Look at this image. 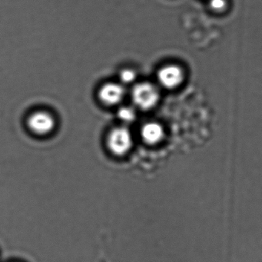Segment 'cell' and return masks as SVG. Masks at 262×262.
<instances>
[{
  "instance_id": "cell-9",
  "label": "cell",
  "mask_w": 262,
  "mask_h": 262,
  "mask_svg": "<svg viewBox=\"0 0 262 262\" xmlns=\"http://www.w3.org/2000/svg\"><path fill=\"white\" fill-rule=\"evenodd\" d=\"M227 0H210L209 7L216 13H222L227 8Z\"/></svg>"
},
{
  "instance_id": "cell-8",
  "label": "cell",
  "mask_w": 262,
  "mask_h": 262,
  "mask_svg": "<svg viewBox=\"0 0 262 262\" xmlns=\"http://www.w3.org/2000/svg\"><path fill=\"white\" fill-rule=\"evenodd\" d=\"M136 74L133 70L125 69L122 70L119 74V78L124 84H131L136 79Z\"/></svg>"
},
{
  "instance_id": "cell-5",
  "label": "cell",
  "mask_w": 262,
  "mask_h": 262,
  "mask_svg": "<svg viewBox=\"0 0 262 262\" xmlns=\"http://www.w3.org/2000/svg\"><path fill=\"white\" fill-rule=\"evenodd\" d=\"M125 90L120 84L108 83L99 90L100 100L105 105H114L119 103L123 99Z\"/></svg>"
},
{
  "instance_id": "cell-6",
  "label": "cell",
  "mask_w": 262,
  "mask_h": 262,
  "mask_svg": "<svg viewBox=\"0 0 262 262\" xmlns=\"http://www.w3.org/2000/svg\"><path fill=\"white\" fill-rule=\"evenodd\" d=\"M142 139L146 143L155 145L159 143L163 139L164 130L162 125L156 122H148L142 128Z\"/></svg>"
},
{
  "instance_id": "cell-1",
  "label": "cell",
  "mask_w": 262,
  "mask_h": 262,
  "mask_svg": "<svg viewBox=\"0 0 262 262\" xmlns=\"http://www.w3.org/2000/svg\"><path fill=\"white\" fill-rule=\"evenodd\" d=\"M132 98L136 106L142 110H149L159 102V93L152 84L142 82L135 85Z\"/></svg>"
},
{
  "instance_id": "cell-3",
  "label": "cell",
  "mask_w": 262,
  "mask_h": 262,
  "mask_svg": "<svg viewBox=\"0 0 262 262\" xmlns=\"http://www.w3.org/2000/svg\"><path fill=\"white\" fill-rule=\"evenodd\" d=\"M158 80L164 88L173 90L177 88L184 80V73L180 67L168 65L159 70Z\"/></svg>"
},
{
  "instance_id": "cell-4",
  "label": "cell",
  "mask_w": 262,
  "mask_h": 262,
  "mask_svg": "<svg viewBox=\"0 0 262 262\" xmlns=\"http://www.w3.org/2000/svg\"><path fill=\"white\" fill-rule=\"evenodd\" d=\"M28 125L33 133L39 135H46L51 133L55 126L53 118L48 113L38 112L30 116Z\"/></svg>"
},
{
  "instance_id": "cell-2",
  "label": "cell",
  "mask_w": 262,
  "mask_h": 262,
  "mask_svg": "<svg viewBox=\"0 0 262 262\" xmlns=\"http://www.w3.org/2000/svg\"><path fill=\"white\" fill-rule=\"evenodd\" d=\"M133 144V137L127 128H115L108 136V148L117 156L126 154L131 149Z\"/></svg>"
},
{
  "instance_id": "cell-7",
  "label": "cell",
  "mask_w": 262,
  "mask_h": 262,
  "mask_svg": "<svg viewBox=\"0 0 262 262\" xmlns=\"http://www.w3.org/2000/svg\"><path fill=\"white\" fill-rule=\"evenodd\" d=\"M118 116L125 122H132L136 119V113L129 107H123L118 112Z\"/></svg>"
}]
</instances>
